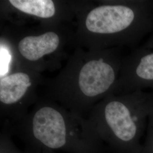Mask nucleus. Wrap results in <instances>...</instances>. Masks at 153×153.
<instances>
[{"label":"nucleus","instance_id":"4","mask_svg":"<svg viewBox=\"0 0 153 153\" xmlns=\"http://www.w3.org/2000/svg\"><path fill=\"white\" fill-rule=\"evenodd\" d=\"M126 79L131 92L153 88V33L140 45L129 61Z\"/></svg>","mask_w":153,"mask_h":153},{"label":"nucleus","instance_id":"5","mask_svg":"<svg viewBox=\"0 0 153 153\" xmlns=\"http://www.w3.org/2000/svg\"><path fill=\"white\" fill-rule=\"evenodd\" d=\"M59 43V38L56 33L48 32L38 36H31L23 39L19 43L18 49L25 59L34 61L53 52Z\"/></svg>","mask_w":153,"mask_h":153},{"label":"nucleus","instance_id":"12","mask_svg":"<svg viewBox=\"0 0 153 153\" xmlns=\"http://www.w3.org/2000/svg\"><path fill=\"white\" fill-rule=\"evenodd\" d=\"M152 93H153V92H152Z\"/></svg>","mask_w":153,"mask_h":153},{"label":"nucleus","instance_id":"8","mask_svg":"<svg viewBox=\"0 0 153 153\" xmlns=\"http://www.w3.org/2000/svg\"><path fill=\"white\" fill-rule=\"evenodd\" d=\"M0 153H38L26 148L22 151L16 147L12 138L8 135L2 134L0 137Z\"/></svg>","mask_w":153,"mask_h":153},{"label":"nucleus","instance_id":"2","mask_svg":"<svg viewBox=\"0 0 153 153\" xmlns=\"http://www.w3.org/2000/svg\"><path fill=\"white\" fill-rule=\"evenodd\" d=\"M26 148L36 153L44 150L69 153H105L107 148L91 127L76 128L65 116L51 106L39 108L27 128L20 133Z\"/></svg>","mask_w":153,"mask_h":153},{"label":"nucleus","instance_id":"9","mask_svg":"<svg viewBox=\"0 0 153 153\" xmlns=\"http://www.w3.org/2000/svg\"><path fill=\"white\" fill-rule=\"evenodd\" d=\"M141 153H153V112L149 119Z\"/></svg>","mask_w":153,"mask_h":153},{"label":"nucleus","instance_id":"11","mask_svg":"<svg viewBox=\"0 0 153 153\" xmlns=\"http://www.w3.org/2000/svg\"><path fill=\"white\" fill-rule=\"evenodd\" d=\"M41 153H55V152L51 151V150H44Z\"/></svg>","mask_w":153,"mask_h":153},{"label":"nucleus","instance_id":"10","mask_svg":"<svg viewBox=\"0 0 153 153\" xmlns=\"http://www.w3.org/2000/svg\"><path fill=\"white\" fill-rule=\"evenodd\" d=\"M10 60V56L8 52L4 49L1 48V76H4L7 72V68Z\"/></svg>","mask_w":153,"mask_h":153},{"label":"nucleus","instance_id":"3","mask_svg":"<svg viewBox=\"0 0 153 153\" xmlns=\"http://www.w3.org/2000/svg\"><path fill=\"white\" fill-rule=\"evenodd\" d=\"M116 71L104 58L90 61L83 66L79 76V86L82 93L94 98L107 93L115 83Z\"/></svg>","mask_w":153,"mask_h":153},{"label":"nucleus","instance_id":"7","mask_svg":"<svg viewBox=\"0 0 153 153\" xmlns=\"http://www.w3.org/2000/svg\"><path fill=\"white\" fill-rule=\"evenodd\" d=\"M12 5L20 11L43 18L55 14V5L51 0H10Z\"/></svg>","mask_w":153,"mask_h":153},{"label":"nucleus","instance_id":"6","mask_svg":"<svg viewBox=\"0 0 153 153\" xmlns=\"http://www.w3.org/2000/svg\"><path fill=\"white\" fill-rule=\"evenodd\" d=\"M27 74L16 73L1 77L0 80V101L2 104L11 105L19 102L31 86Z\"/></svg>","mask_w":153,"mask_h":153},{"label":"nucleus","instance_id":"1","mask_svg":"<svg viewBox=\"0 0 153 153\" xmlns=\"http://www.w3.org/2000/svg\"><path fill=\"white\" fill-rule=\"evenodd\" d=\"M153 112V93L137 90L106 101L99 111L95 126L91 127L112 153H141Z\"/></svg>","mask_w":153,"mask_h":153}]
</instances>
